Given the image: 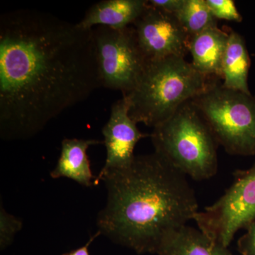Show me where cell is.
Returning a JSON list of instances; mask_svg holds the SVG:
<instances>
[{"label": "cell", "mask_w": 255, "mask_h": 255, "mask_svg": "<svg viewBox=\"0 0 255 255\" xmlns=\"http://www.w3.org/2000/svg\"><path fill=\"white\" fill-rule=\"evenodd\" d=\"M101 87L93 28L21 9L0 17V136L27 140Z\"/></svg>", "instance_id": "1"}, {"label": "cell", "mask_w": 255, "mask_h": 255, "mask_svg": "<svg viewBox=\"0 0 255 255\" xmlns=\"http://www.w3.org/2000/svg\"><path fill=\"white\" fill-rule=\"evenodd\" d=\"M107 189L97 218L101 234L137 254H158L172 235L194 219L199 205L187 176L155 152L135 156L125 168L97 177Z\"/></svg>", "instance_id": "2"}, {"label": "cell", "mask_w": 255, "mask_h": 255, "mask_svg": "<svg viewBox=\"0 0 255 255\" xmlns=\"http://www.w3.org/2000/svg\"><path fill=\"white\" fill-rule=\"evenodd\" d=\"M217 80L201 75L182 57L148 61L133 90L124 95L129 116L136 124L154 128Z\"/></svg>", "instance_id": "3"}, {"label": "cell", "mask_w": 255, "mask_h": 255, "mask_svg": "<svg viewBox=\"0 0 255 255\" xmlns=\"http://www.w3.org/2000/svg\"><path fill=\"white\" fill-rule=\"evenodd\" d=\"M150 137L154 152L187 177L202 181L217 173L219 144L191 100L154 127Z\"/></svg>", "instance_id": "4"}, {"label": "cell", "mask_w": 255, "mask_h": 255, "mask_svg": "<svg viewBox=\"0 0 255 255\" xmlns=\"http://www.w3.org/2000/svg\"><path fill=\"white\" fill-rule=\"evenodd\" d=\"M219 145L230 155H255V96L219 80L191 100Z\"/></svg>", "instance_id": "5"}, {"label": "cell", "mask_w": 255, "mask_h": 255, "mask_svg": "<svg viewBox=\"0 0 255 255\" xmlns=\"http://www.w3.org/2000/svg\"><path fill=\"white\" fill-rule=\"evenodd\" d=\"M101 87L127 95L133 90L147 63L132 26L93 28Z\"/></svg>", "instance_id": "6"}, {"label": "cell", "mask_w": 255, "mask_h": 255, "mask_svg": "<svg viewBox=\"0 0 255 255\" xmlns=\"http://www.w3.org/2000/svg\"><path fill=\"white\" fill-rule=\"evenodd\" d=\"M234 176L232 185L219 200L198 211L193 219L201 232L226 248L240 229L255 221V164Z\"/></svg>", "instance_id": "7"}, {"label": "cell", "mask_w": 255, "mask_h": 255, "mask_svg": "<svg viewBox=\"0 0 255 255\" xmlns=\"http://www.w3.org/2000/svg\"><path fill=\"white\" fill-rule=\"evenodd\" d=\"M147 61L169 58H185L191 38L174 15L149 4L131 25Z\"/></svg>", "instance_id": "8"}, {"label": "cell", "mask_w": 255, "mask_h": 255, "mask_svg": "<svg viewBox=\"0 0 255 255\" xmlns=\"http://www.w3.org/2000/svg\"><path fill=\"white\" fill-rule=\"evenodd\" d=\"M128 101L125 97L112 105L111 115L103 129L107 159L105 166L97 177L110 171L125 168L133 160L134 149L137 142L150 134L143 133L129 116Z\"/></svg>", "instance_id": "9"}, {"label": "cell", "mask_w": 255, "mask_h": 255, "mask_svg": "<svg viewBox=\"0 0 255 255\" xmlns=\"http://www.w3.org/2000/svg\"><path fill=\"white\" fill-rule=\"evenodd\" d=\"M147 0H104L92 6L78 26L86 29L97 26L124 28L131 26L147 6Z\"/></svg>", "instance_id": "10"}, {"label": "cell", "mask_w": 255, "mask_h": 255, "mask_svg": "<svg viewBox=\"0 0 255 255\" xmlns=\"http://www.w3.org/2000/svg\"><path fill=\"white\" fill-rule=\"evenodd\" d=\"M229 33L211 26L192 37L189 52L193 66L208 78H222L221 67Z\"/></svg>", "instance_id": "11"}, {"label": "cell", "mask_w": 255, "mask_h": 255, "mask_svg": "<svg viewBox=\"0 0 255 255\" xmlns=\"http://www.w3.org/2000/svg\"><path fill=\"white\" fill-rule=\"evenodd\" d=\"M104 143L100 140L65 138L62 142L61 152L55 169L50 172L53 179L66 177L73 179L84 187L95 186L87 150L92 145Z\"/></svg>", "instance_id": "12"}, {"label": "cell", "mask_w": 255, "mask_h": 255, "mask_svg": "<svg viewBox=\"0 0 255 255\" xmlns=\"http://www.w3.org/2000/svg\"><path fill=\"white\" fill-rule=\"evenodd\" d=\"M251 58L244 38L231 31L222 60L221 74L223 86L231 90L251 94L248 86Z\"/></svg>", "instance_id": "13"}, {"label": "cell", "mask_w": 255, "mask_h": 255, "mask_svg": "<svg viewBox=\"0 0 255 255\" xmlns=\"http://www.w3.org/2000/svg\"><path fill=\"white\" fill-rule=\"evenodd\" d=\"M157 255H236L207 237L199 228L185 226L164 243Z\"/></svg>", "instance_id": "14"}, {"label": "cell", "mask_w": 255, "mask_h": 255, "mask_svg": "<svg viewBox=\"0 0 255 255\" xmlns=\"http://www.w3.org/2000/svg\"><path fill=\"white\" fill-rule=\"evenodd\" d=\"M187 34L192 37L211 26H217L206 0H184L180 10L174 15Z\"/></svg>", "instance_id": "15"}, {"label": "cell", "mask_w": 255, "mask_h": 255, "mask_svg": "<svg viewBox=\"0 0 255 255\" xmlns=\"http://www.w3.org/2000/svg\"><path fill=\"white\" fill-rule=\"evenodd\" d=\"M23 223L21 220L8 214L1 206L0 211V248L1 250L9 246L15 236L21 231Z\"/></svg>", "instance_id": "16"}, {"label": "cell", "mask_w": 255, "mask_h": 255, "mask_svg": "<svg viewBox=\"0 0 255 255\" xmlns=\"http://www.w3.org/2000/svg\"><path fill=\"white\" fill-rule=\"evenodd\" d=\"M211 14L217 19L241 22L243 17L233 0H206Z\"/></svg>", "instance_id": "17"}, {"label": "cell", "mask_w": 255, "mask_h": 255, "mask_svg": "<svg viewBox=\"0 0 255 255\" xmlns=\"http://www.w3.org/2000/svg\"><path fill=\"white\" fill-rule=\"evenodd\" d=\"M246 229L247 232L238 240V252L241 255H255V221Z\"/></svg>", "instance_id": "18"}, {"label": "cell", "mask_w": 255, "mask_h": 255, "mask_svg": "<svg viewBox=\"0 0 255 255\" xmlns=\"http://www.w3.org/2000/svg\"><path fill=\"white\" fill-rule=\"evenodd\" d=\"M147 1L152 6L173 15L177 14L184 3V0H147Z\"/></svg>", "instance_id": "19"}, {"label": "cell", "mask_w": 255, "mask_h": 255, "mask_svg": "<svg viewBox=\"0 0 255 255\" xmlns=\"http://www.w3.org/2000/svg\"><path fill=\"white\" fill-rule=\"evenodd\" d=\"M101 233L100 231H98L95 235L92 236V237H90L89 241L87 242L85 246L80 247V248H78V249L74 250V251H72L69 252V253H65L63 255H90V252H89V247H90V245L92 242L95 241L96 238L98 237L99 236H100Z\"/></svg>", "instance_id": "20"}]
</instances>
